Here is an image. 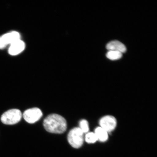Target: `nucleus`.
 Returning <instances> with one entry per match:
<instances>
[{
	"mask_svg": "<svg viewBox=\"0 0 157 157\" xmlns=\"http://www.w3.org/2000/svg\"><path fill=\"white\" fill-rule=\"evenodd\" d=\"M44 126L49 132L61 134L66 130L67 123L66 119L61 116L52 114L44 119Z\"/></svg>",
	"mask_w": 157,
	"mask_h": 157,
	"instance_id": "f257e3e1",
	"label": "nucleus"
},
{
	"mask_svg": "<svg viewBox=\"0 0 157 157\" xmlns=\"http://www.w3.org/2000/svg\"><path fill=\"white\" fill-rule=\"evenodd\" d=\"M68 141L69 144L74 148H80L84 142V133L79 127L71 129L68 135Z\"/></svg>",
	"mask_w": 157,
	"mask_h": 157,
	"instance_id": "f03ea898",
	"label": "nucleus"
},
{
	"mask_svg": "<svg viewBox=\"0 0 157 157\" xmlns=\"http://www.w3.org/2000/svg\"><path fill=\"white\" fill-rule=\"evenodd\" d=\"M22 116V113L20 110L11 109L3 113L1 117V121L5 124H15L20 121Z\"/></svg>",
	"mask_w": 157,
	"mask_h": 157,
	"instance_id": "7ed1b4c3",
	"label": "nucleus"
},
{
	"mask_svg": "<svg viewBox=\"0 0 157 157\" xmlns=\"http://www.w3.org/2000/svg\"><path fill=\"white\" fill-rule=\"evenodd\" d=\"M43 115L42 111L38 108L26 110L23 114L25 120L29 123L33 124L38 121Z\"/></svg>",
	"mask_w": 157,
	"mask_h": 157,
	"instance_id": "20e7f679",
	"label": "nucleus"
},
{
	"mask_svg": "<svg viewBox=\"0 0 157 157\" xmlns=\"http://www.w3.org/2000/svg\"><path fill=\"white\" fill-rule=\"evenodd\" d=\"M20 35L18 32L13 31L0 37V49L5 48L7 45H11L20 40Z\"/></svg>",
	"mask_w": 157,
	"mask_h": 157,
	"instance_id": "39448f33",
	"label": "nucleus"
},
{
	"mask_svg": "<svg viewBox=\"0 0 157 157\" xmlns=\"http://www.w3.org/2000/svg\"><path fill=\"white\" fill-rule=\"evenodd\" d=\"M100 127L102 128L108 132H111L117 126V121L114 117L110 115L104 117L99 121Z\"/></svg>",
	"mask_w": 157,
	"mask_h": 157,
	"instance_id": "423d86ee",
	"label": "nucleus"
},
{
	"mask_svg": "<svg viewBox=\"0 0 157 157\" xmlns=\"http://www.w3.org/2000/svg\"><path fill=\"white\" fill-rule=\"evenodd\" d=\"M25 48V44L24 42L20 39L10 45L9 52L12 56H15L20 53L24 50Z\"/></svg>",
	"mask_w": 157,
	"mask_h": 157,
	"instance_id": "0eeeda50",
	"label": "nucleus"
},
{
	"mask_svg": "<svg viewBox=\"0 0 157 157\" xmlns=\"http://www.w3.org/2000/svg\"><path fill=\"white\" fill-rule=\"evenodd\" d=\"M106 48L109 51H117L122 53V54L126 52L127 50L125 45L117 40L110 42L107 44Z\"/></svg>",
	"mask_w": 157,
	"mask_h": 157,
	"instance_id": "6e6552de",
	"label": "nucleus"
},
{
	"mask_svg": "<svg viewBox=\"0 0 157 157\" xmlns=\"http://www.w3.org/2000/svg\"><path fill=\"white\" fill-rule=\"evenodd\" d=\"M95 134L97 136L98 140L101 142H105L108 139V132L105 129L101 127L96 128L95 131Z\"/></svg>",
	"mask_w": 157,
	"mask_h": 157,
	"instance_id": "1a4fd4ad",
	"label": "nucleus"
},
{
	"mask_svg": "<svg viewBox=\"0 0 157 157\" xmlns=\"http://www.w3.org/2000/svg\"><path fill=\"white\" fill-rule=\"evenodd\" d=\"M107 57L109 59L115 60L119 59L122 56V53L121 52L115 51H109L107 52Z\"/></svg>",
	"mask_w": 157,
	"mask_h": 157,
	"instance_id": "9d476101",
	"label": "nucleus"
},
{
	"mask_svg": "<svg viewBox=\"0 0 157 157\" xmlns=\"http://www.w3.org/2000/svg\"><path fill=\"white\" fill-rule=\"evenodd\" d=\"M85 140L88 143H94L97 142L98 138L94 132L88 133L85 137Z\"/></svg>",
	"mask_w": 157,
	"mask_h": 157,
	"instance_id": "9b49d317",
	"label": "nucleus"
},
{
	"mask_svg": "<svg viewBox=\"0 0 157 157\" xmlns=\"http://www.w3.org/2000/svg\"><path fill=\"white\" fill-rule=\"evenodd\" d=\"M79 128L83 133H87L89 130V124L87 121L82 120L79 122Z\"/></svg>",
	"mask_w": 157,
	"mask_h": 157,
	"instance_id": "f8f14e48",
	"label": "nucleus"
}]
</instances>
